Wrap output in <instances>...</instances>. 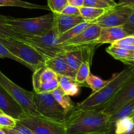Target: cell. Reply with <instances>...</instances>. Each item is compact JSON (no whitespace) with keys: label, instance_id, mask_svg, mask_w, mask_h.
Instances as JSON below:
<instances>
[{"label":"cell","instance_id":"obj_24","mask_svg":"<svg viewBox=\"0 0 134 134\" xmlns=\"http://www.w3.org/2000/svg\"><path fill=\"white\" fill-rule=\"evenodd\" d=\"M105 10L103 9H97L90 7H80L81 16L83 17L86 22L91 23L93 21L100 17L103 14L105 13Z\"/></svg>","mask_w":134,"mask_h":134},{"label":"cell","instance_id":"obj_22","mask_svg":"<svg viewBox=\"0 0 134 134\" xmlns=\"http://www.w3.org/2000/svg\"><path fill=\"white\" fill-rule=\"evenodd\" d=\"M55 100L60 104L68 114H70L76 108V105L70 99V96L65 93L60 87L51 91Z\"/></svg>","mask_w":134,"mask_h":134},{"label":"cell","instance_id":"obj_17","mask_svg":"<svg viewBox=\"0 0 134 134\" xmlns=\"http://www.w3.org/2000/svg\"><path fill=\"white\" fill-rule=\"evenodd\" d=\"M134 112V99L124 105L109 116V132L108 134H114V126L117 122L129 118Z\"/></svg>","mask_w":134,"mask_h":134},{"label":"cell","instance_id":"obj_38","mask_svg":"<svg viewBox=\"0 0 134 134\" xmlns=\"http://www.w3.org/2000/svg\"><path fill=\"white\" fill-rule=\"evenodd\" d=\"M2 128L6 134H20L18 131L13 128H5V127H2Z\"/></svg>","mask_w":134,"mask_h":134},{"label":"cell","instance_id":"obj_42","mask_svg":"<svg viewBox=\"0 0 134 134\" xmlns=\"http://www.w3.org/2000/svg\"><path fill=\"white\" fill-rule=\"evenodd\" d=\"M130 118H131V119H132L133 122V123H134V112H133V114H131V116L130 117Z\"/></svg>","mask_w":134,"mask_h":134},{"label":"cell","instance_id":"obj_3","mask_svg":"<svg viewBox=\"0 0 134 134\" xmlns=\"http://www.w3.org/2000/svg\"><path fill=\"white\" fill-rule=\"evenodd\" d=\"M7 24L16 32L30 36H42L53 27L52 12L43 16L29 19H16L7 16Z\"/></svg>","mask_w":134,"mask_h":134},{"label":"cell","instance_id":"obj_18","mask_svg":"<svg viewBox=\"0 0 134 134\" xmlns=\"http://www.w3.org/2000/svg\"><path fill=\"white\" fill-rule=\"evenodd\" d=\"M57 78V74L46 66L40 67L34 72L32 76V84L35 90L40 84L51 82Z\"/></svg>","mask_w":134,"mask_h":134},{"label":"cell","instance_id":"obj_8","mask_svg":"<svg viewBox=\"0 0 134 134\" xmlns=\"http://www.w3.org/2000/svg\"><path fill=\"white\" fill-rule=\"evenodd\" d=\"M0 85L8 91L27 114L41 116L34 103V91H28L22 88L9 79L0 71Z\"/></svg>","mask_w":134,"mask_h":134},{"label":"cell","instance_id":"obj_36","mask_svg":"<svg viewBox=\"0 0 134 134\" xmlns=\"http://www.w3.org/2000/svg\"><path fill=\"white\" fill-rule=\"evenodd\" d=\"M13 129L16 130V131H18L20 134H35L32 130H30L29 128H28V127H26V126H24V125L20 124L19 122H18V120L17 122H16V126H15Z\"/></svg>","mask_w":134,"mask_h":134},{"label":"cell","instance_id":"obj_45","mask_svg":"<svg viewBox=\"0 0 134 134\" xmlns=\"http://www.w3.org/2000/svg\"><path fill=\"white\" fill-rule=\"evenodd\" d=\"M130 133H129V134H130Z\"/></svg>","mask_w":134,"mask_h":134},{"label":"cell","instance_id":"obj_7","mask_svg":"<svg viewBox=\"0 0 134 134\" xmlns=\"http://www.w3.org/2000/svg\"><path fill=\"white\" fill-rule=\"evenodd\" d=\"M18 122L35 134H68L64 123L52 120L42 116L25 113Z\"/></svg>","mask_w":134,"mask_h":134},{"label":"cell","instance_id":"obj_27","mask_svg":"<svg viewBox=\"0 0 134 134\" xmlns=\"http://www.w3.org/2000/svg\"><path fill=\"white\" fill-rule=\"evenodd\" d=\"M109 80H103L90 73L86 81V85L92 90V93L97 92L109 83Z\"/></svg>","mask_w":134,"mask_h":134},{"label":"cell","instance_id":"obj_31","mask_svg":"<svg viewBox=\"0 0 134 134\" xmlns=\"http://www.w3.org/2000/svg\"><path fill=\"white\" fill-rule=\"evenodd\" d=\"M113 46L134 51V36H127L113 43Z\"/></svg>","mask_w":134,"mask_h":134},{"label":"cell","instance_id":"obj_16","mask_svg":"<svg viewBox=\"0 0 134 134\" xmlns=\"http://www.w3.org/2000/svg\"><path fill=\"white\" fill-rule=\"evenodd\" d=\"M129 36L124 30L122 26L114 27L102 28L100 35L97 40L95 43L97 45L110 43L112 45L116 41Z\"/></svg>","mask_w":134,"mask_h":134},{"label":"cell","instance_id":"obj_15","mask_svg":"<svg viewBox=\"0 0 134 134\" xmlns=\"http://www.w3.org/2000/svg\"><path fill=\"white\" fill-rule=\"evenodd\" d=\"M53 15L55 19L54 26L59 36L73 27L86 22L82 16H71L62 13H53Z\"/></svg>","mask_w":134,"mask_h":134},{"label":"cell","instance_id":"obj_1","mask_svg":"<svg viewBox=\"0 0 134 134\" xmlns=\"http://www.w3.org/2000/svg\"><path fill=\"white\" fill-rule=\"evenodd\" d=\"M68 134H108L109 116L99 109L74 110L64 122Z\"/></svg>","mask_w":134,"mask_h":134},{"label":"cell","instance_id":"obj_4","mask_svg":"<svg viewBox=\"0 0 134 134\" xmlns=\"http://www.w3.org/2000/svg\"><path fill=\"white\" fill-rule=\"evenodd\" d=\"M59 34L55 26L42 36L24 35L22 42L36 49L45 57H54L66 52L64 47L59 45Z\"/></svg>","mask_w":134,"mask_h":134},{"label":"cell","instance_id":"obj_23","mask_svg":"<svg viewBox=\"0 0 134 134\" xmlns=\"http://www.w3.org/2000/svg\"><path fill=\"white\" fill-rule=\"evenodd\" d=\"M17 7L29 9L49 10L48 6L28 3L22 0H0V7Z\"/></svg>","mask_w":134,"mask_h":134},{"label":"cell","instance_id":"obj_46","mask_svg":"<svg viewBox=\"0 0 134 134\" xmlns=\"http://www.w3.org/2000/svg\"><path fill=\"white\" fill-rule=\"evenodd\" d=\"M68 1H69V0H68Z\"/></svg>","mask_w":134,"mask_h":134},{"label":"cell","instance_id":"obj_32","mask_svg":"<svg viewBox=\"0 0 134 134\" xmlns=\"http://www.w3.org/2000/svg\"><path fill=\"white\" fill-rule=\"evenodd\" d=\"M17 120L10 116L2 113L0 114V127L5 128H13L16 124Z\"/></svg>","mask_w":134,"mask_h":134},{"label":"cell","instance_id":"obj_26","mask_svg":"<svg viewBox=\"0 0 134 134\" xmlns=\"http://www.w3.org/2000/svg\"><path fill=\"white\" fill-rule=\"evenodd\" d=\"M134 130V123L131 118H127L116 123L114 134H129Z\"/></svg>","mask_w":134,"mask_h":134},{"label":"cell","instance_id":"obj_43","mask_svg":"<svg viewBox=\"0 0 134 134\" xmlns=\"http://www.w3.org/2000/svg\"><path fill=\"white\" fill-rule=\"evenodd\" d=\"M130 134H134V130H133V131L132 132H131V133H130Z\"/></svg>","mask_w":134,"mask_h":134},{"label":"cell","instance_id":"obj_44","mask_svg":"<svg viewBox=\"0 0 134 134\" xmlns=\"http://www.w3.org/2000/svg\"><path fill=\"white\" fill-rule=\"evenodd\" d=\"M2 113H2V112L1 111V110H0V114H2Z\"/></svg>","mask_w":134,"mask_h":134},{"label":"cell","instance_id":"obj_33","mask_svg":"<svg viewBox=\"0 0 134 134\" xmlns=\"http://www.w3.org/2000/svg\"><path fill=\"white\" fill-rule=\"evenodd\" d=\"M83 6L97 9H107L108 8L111 7L101 0H84Z\"/></svg>","mask_w":134,"mask_h":134},{"label":"cell","instance_id":"obj_35","mask_svg":"<svg viewBox=\"0 0 134 134\" xmlns=\"http://www.w3.org/2000/svg\"><path fill=\"white\" fill-rule=\"evenodd\" d=\"M61 13L64 15H71V16H81L79 7H74L69 4L63 9Z\"/></svg>","mask_w":134,"mask_h":134},{"label":"cell","instance_id":"obj_11","mask_svg":"<svg viewBox=\"0 0 134 134\" xmlns=\"http://www.w3.org/2000/svg\"><path fill=\"white\" fill-rule=\"evenodd\" d=\"M97 45L91 44L66 51L64 53L66 61L73 70L77 72L80 66L83 62H89L91 64L93 56L94 48Z\"/></svg>","mask_w":134,"mask_h":134},{"label":"cell","instance_id":"obj_28","mask_svg":"<svg viewBox=\"0 0 134 134\" xmlns=\"http://www.w3.org/2000/svg\"><path fill=\"white\" fill-rule=\"evenodd\" d=\"M90 63L89 62H83L78 69L76 74L75 80L81 86L86 85V81L90 72Z\"/></svg>","mask_w":134,"mask_h":134},{"label":"cell","instance_id":"obj_30","mask_svg":"<svg viewBox=\"0 0 134 134\" xmlns=\"http://www.w3.org/2000/svg\"><path fill=\"white\" fill-rule=\"evenodd\" d=\"M0 58H8V59H12V60H15V61L18 62V63H20V64H23L24 66H25L26 67L28 68L29 69H30L32 72H34V70L33 69L31 66H30L29 64H27L26 63L24 62L23 60H22L21 59H19L18 57H16L15 55H14L12 53L10 52L9 50L7 48V47H5L2 43H0Z\"/></svg>","mask_w":134,"mask_h":134},{"label":"cell","instance_id":"obj_12","mask_svg":"<svg viewBox=\"0 0 134 134\" xmlns=\"http://www.w3.org/2000/svg\"><path fill=\"white\" fill-rule=\"evenodd\" d=\"M101 28L98 24H91L90 26L76 36L59 45L61 46H86L96 44L95 42L100 35Z\"/></svg>","mask_w":134,"mask_h":134},{"label":"cell","instance_id":"obj_41","mask_svg":"<svg viewBox=\"0 0 134 134\" xmlns=\"http://www.w3.org/2000/svg\"><path fill=\"white\" fill-rule=\"evenodd\" d=\"M0 134H6L2 127H0Z\"/></svg>","mask_w":134,"mask_h":134},{"label":"cell","instance_id":"obj_19","mask_svg":"<svg viewBox=\"0 0 134 134\" xmlns=\"http://www.w3.org/2000/svg\"><path fill=\"white\" fill-rule=\"evenodd\" d=\"M59 87L66 95L74 96L80 92L81 86L75 80V78L65 76L57 75Z\"/></svg>","mask_w":134,"mask_h":134},{"label":"cell","instance_id":"obj_20","mask_svg":"<svg viewBox=\"0 0 134 134\" xmlns=\"http://www.w3.org/2000/svg\"><path fill=\"white\" fill-rule=\"evenodd\" d=\"M7 16L0 15V38H9L22 42L25 34L16 32L7 24Z\"/></svg>","mask_w":134,"mask_h":134},{"label":"cell","instance_id":"obj_21","mask_svg":"<svg viewBox=\"0 0 134 134\" xmlns=\"http://www.w3.org/2000/svg\"><path fill=\"white\" fill-rule=\"evenodd\" d=\"M106 51L114 59L120 60L122 63L134 60V51L132 50L110 45L107 47Z\"/></svg>","mask_w":134,"mask_h":134},{"label":"cell","instance_id":"obj_34","mask_svg":"<svg viewBox=\"0 0 134 134\" xmlns=\"http://www.w3.org/2000/svg\"><path fill=\"white\" fill-rule=\"evenodd\" d=\"M122 27L129 36H134V9Z\"/></svg>","mask_w":134,"mask_h":134},{"label":"cell","instance_id":"obj_13","mask_svg":"<svg viewBox=\"0 0 134 134\" xmlns=\"http://www.w3.org/2000/svg\"><path fill=\"white\" fill-rule=\"evenodd\" d=\"M0 110L19 120L25 112L13 97L0 85Z\"/></svg>","mask_w":134,"mask_h":134},{"label":"cell","instance_id":"obj_6","mask_svg":"<svg viewBox=\"0 0 134 134\" xmlns=\"http://www.w3.org/2000/svg\"><path fill=\"white\" fill-rule=\"evenodd\" d=\"M34 103L39 114L45 118L64 123L69 116L51 92L36 93L34 91Z\"/></svg>","mask_w":134,"mask_h":134},{"label":"cell","instance_id":"obj_29","mask_svg":"<svg viewBox=\"0 0 134 134\" xmlns=\"http://www.w3.org/2000/svg\"><path fill=\"white\" fill-rule=\"evenodd\" d=\"M68 5V0H47V6L53 13H61Z\"/></svg>","mask_w":134,"mask_h":134},{"label":"cell","instance_id":"obj_40","mask_svg":"<svg viewBox=\"0 0 134 134\" xmlns=\"http://www.w3.org/2000/svg\"><path fill=\"white\" fill-rule=\"evenodd\" d=\"M124 64H126V66H131L134 68V60H132V61H126L124 62Z\"/></svg>","mask_w":134,"mask_h":134},{"label":"cell","instance_id":"obj_14","mask_svg":"<svg viewBox=\"0 0 134 134\" xmlns=\"http://www.w3.org/2000/svg\"><path fill=\"white\" fill-rule=\"evenodd\" d=\"M64 53L59 54L51 57H46L45 66L51 69L57 75L65 76L75 78L76 71L73 70L66 63Z\"/></svg>","mask_w":134,"mask_h":134},{"label":"cell","instance_id":"obj_10","mask_svg":"<svg viewBox=\"0 0 134 134\" xmlns=\"http://www.w3.org/2000/svg\"><path fill=\"white\" fill-rule=\"evenodd\" d=\"M134 99V74L123 85L114 97L101 110L109 116Z\"/></svg>","mask_w":134,"mask_h":134},{"label":"cell","instance_id":"obj_25","mask_svg":"<svg viewBox=\"0 0 134 134\" xmlns=\"http://www.w3.org/2000/svg\"><path fill=\"white\" fill-rule=\"evenodd\" d=\"M90 24H91V23H89L87 22H84V23H82L81 24H78V25L76 26L73 27L72 28L66 32L65 33H64L63 34H62L61 36H59V45L72 39L74 37L76 36L77 35L80 34L81 32L85 30L87 27L90 26Z\"/></svg>","mask_w":134,"mask_h":134},{"label":"cell","instance_id":"obj_37","mask_svg":"<svg viewBox=\"0 0 134 134\" xmlns=\"http://www.w3.org/2000/svg\"><path fill=\"white\" fill-rule=\"evenodd\" d=\"M118 3L134 9V0H119Z\"/></svg>","mask_w":134,"mask_h":134},{"label":"cell","instance_id":"obj_2","mask_svg":"<svg viewBox=\"0 0 134 134\" xmlns=\"http://www.w3.org/2000/svg\"><path fill=\"white\" fill-rule=\"evenodd\" d=\"M134 74V68L127 66L122 72L114 74L109 82L102 89L95 93H91L87 99L76 105L80 110H101L114 97L123 85Z\"/></svg>","mask_w":134,"mask_h":134},{"label":"cell","instance_id":"obj_39","mask_svg":"<svg viewBox=\"0 0 134 134\" xmlns=\"http://www.w3.org/2000/svg\"><path fill=\"white\" fill-rule=\"evenodd\" d=\"M101 1L105 2V3H107V4H109V5L111 6V7L116 5L117 4V3L114 2V0H101Z\"/></svg>","mask_w":134,"mask_h":134},{"label":"cell","instance_id":"obj_9","mask_svg":"<svg viewBox=\"0 0 134 134\" xmlns=\"http://www.w3.org/2000/svg\"><path fill=\"white\" fill-rule=\"evenodd\" d=\"M133 8L117 3L105 10L100 17L93 21L91 24H97L101 28L120 26L124 25Z\"/></svg>","mask_w":134,"mask_h":134},{"label":"cell","instance_id":"obj_5","mask_svg":"<svg viewBox=\"0 0 134 134\" xmlns=\"http://www.w3.org/2000/svg\"><path fill=\"white\" fill-rule=\"evenodd\" d=\"M0 43L16 57L31 66L34 71L45 66L46 57L32 46L22 42L5 38H0Z\"/></svg>","mask_w":134,"mask_h":134}]
</instances>
